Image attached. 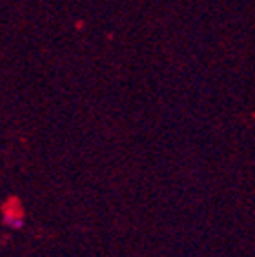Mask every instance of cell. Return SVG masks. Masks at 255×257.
Returning a JSON list of instances; mask_svg holds the SVG:
<instances>
[{
  "mask_svg": "<svg viewBox=\"0 0 255 257\" xmlns=\"http://www.w3.org/2000/svg\"><path fill=\"white\" fill-rule=\"evenodd\" d=\"M6 224L10 228H13V230H22L26 221L22 215H6Z\"/></svg>",
  "mask_w": 255,
  "mask_h": 257,
  "instance_id": "obj_1",
  "label": "cell"
}]
</instances>
